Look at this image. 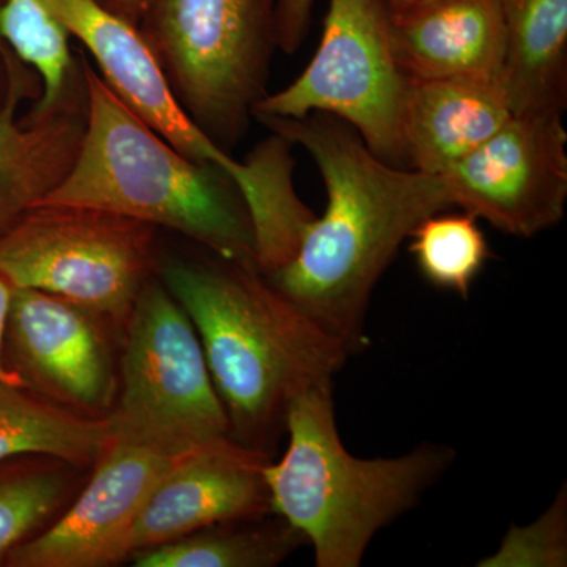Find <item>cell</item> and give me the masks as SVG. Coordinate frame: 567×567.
<instances>
[{"instance_id": "1", "label": "cell", "mask_w": 567, "mask_h": 567, "mask_svg": "<svg viewBox=\"0 0 567 567\" xmlns=\"http://www.w3.org/2000/svg\"><path fill=\"white\" fill-rule=\"evenodd\" d=\"M257 121L311 155L328 197L292 260L265 278L353 357L368 346L372 295L399 248L423 219L453 207L445 181L383 162L330 114Z\"/></svg>"}, {"instance_id": "2", "label": "cell", "mask_w": 567, "mask_h": 567, "mask_svg": "<svg viewBox=\"0 0 567 567\" xmlns=\"http://www.w3.org/2000/svg\"><path fill=\"white\" fill-rule=\"evenodd\" d=\"M164 259L162 282L196 328L230 436L271 456L290 402L334 382L350 354L256 267Z\"/></svg>"}, {"instance_id": "3", "label": "cell", "mask_w": 567, "mask_h": 567, "mask_svg": "<svg viewBox=\"0 0 567 567\" xmlns=\"http://www.w3.org/2000/svg\"><path fill=\"white\" fill-rule=\"evenodd\" d=\"M81 65L87 121L80 152L39 205L95 208L166 227L257 268L251 218L233 178L183 155L118 100L85 55Z\"/></svg>"}, {"instance_id": "4", "label": "cell", "mask_w": 567, "mask_h": 567, "mask_svg": "<svg viewBox=\"0 0 567 567\" xmlns=\"http://www.w3.org/2000/svg\"><path fill=\"white\" fill-rule=\"evenodd\" d=\"M333 390L320 383L290 402L286 453L264 476L271 513L303 535L317 567H358L374 537L442 480L456 451L423 443L398 457H354L339 434Z\"/></svg>"}, {"instance_id": "5", "label": "cell", "mask_w": 567, "mask_h": 567, "mask_svg": "<svg viewBox=\"0 0 567 567\" xmlns=\"http://www.w3.org/2000/svg\"><path fill=\"white\" fill-rule=\"evenodd\" d=\"M136 25L182 110L230 153L268 93L276 0H140Z\"/></svg>"}, {"instance_id": "6", "label": "cell", "mask_w": 567, "mask_h": 567, "mask_svg": "<svg viewBox=\"0 0 567 567\" xmlns=\"http://www.w3.org/2000/svg\"><path fill=\"white\" fill-rule=\"evenodd\" d=\"M106 420L114 439L177 458L230 435L199 334L156 279L126 319L121 398Z\"/></svg>"}, {"instance_id": "7", "label": "cell", "mask_w": 567, "mask_h": 567, "mask_svg": "<svg viewBox=\"0 0 567 567\" xmlns=\"http://www.w3.org/2000/svg\"><path fill=\"white\" fill-rule=\"evenodd\" d=\"M412 78L395 58L383 0H330L315 58L287 87L268 92L252 118L322 112L360 134L374 155L406 166L404 118Z\"/></svg>"}, {"instance_id": "8", "label": "cell", "mask_w": 567, "mask_h": 567, "mask_svg": "<svg viewBox=\"0 0 567 567\" xmlns=\"http://www.w3.org/2000/svg\"><path fill=\"white\" fill-rule=\"evenodd\" d=\"M159 262L153 226L95 208L37 205L0 238V275L126 323Z\"/></svg>"}, {"instance_id": "9", "label": "cell", "mask_w": 567, "mask_h": 567, "mask_svg": "<svg viewBox=\"0 0 567 567\" xmlns=\"http://www.w3.org/2000/svg\"><path fill=\"white\" fill-rule=\"evenodd\" d=\"M442 177L453 207L502 233L529 238L551 229L567 200L563 114H514Z\"/></svg>"}, {"instance_id": "10", "label": "cell", "mask_w": 567, "mask_h": 567, "mask_svg": "<svg viewBox=\"0 0 567 567\" xmlns=\"http://www.w3.org/2000/svg\"><path fill=\"white\" fill-rule=\"evenodd\" d=\"M100 319L55 295L13 287L3 336L7 371L33 393L76 412H107L115 377Z\"/></svg>"}, {"instance_id": "11", "label": "cell", "mask_w": 567, "mask_h": 567, "mask_svg": "<svg viewBox=\"0 0 567 567\" xmlns=\"http://www.w3.org/2000/svg\"><path fill=\"white\" fill-rule=\"evenodd\" d=\"M177 457L111 436L87 486L61 516L14 548L9 567H107L130 558L142 506Z\"/></svg>"}, {"instance_id": "12", "label": "cell", "mask_w": 567, "mask_h": 567, "mask_svg": "<svg viewBox=\"0 0 567 567\" xmlns=\"http://www.w3.org/2000/svg\"><path fill=\"white\" fill-rule=\"evenodd\" d=\"M43 2L71 39L89 51L107 87L145 125L194 162L215 164L234 177L240 162L208 140L182 110L136 24L112 13L100 0Z\"/></svg>"}, {"instance_id": "13", "label": "cell", "mask_w": 567, "mask_h": 567, "mask_svg": "<svg viewBox=\"0 0 567 567\" xmlns=\"http://www.w3.org/2000/svg\"><path fill=\"white\" fill-rule=\"evenodd\" d=\"M271 456L227 435L178 458L142 506L130 533V557L142 548L238 518L271 513L264 468Z\"/></svg>"}, {"instance_id": "14", "label": "cell", "mask_w": 567, "mask_h": 567, "mask_svg": "<svg viewBox=\"0 0 567 567\" xmlns=\"http://www.w3.org/2000/svg\"><path fill=\"white\" fill-rule=\"evenodd\" d=\"M3 58L9 85L0 106V238L70 173L87 121V93L43 117H20L21 103L39 99L41 82L6 44Z\"/></svg>"}, {"instance_id": "15", "label": "cell", "mask_w": 567, "mask_h": 567, "mask_svg": "<svg viewBox=\"0 0 567 567\" xmlns=\"http://www.w3.org/2000/svg\"><path fill=\"white\" fill-rule=\"evenodd\" d=\"M513 115L503 76L412 78L404 118L406 166L445 174Z\"/></svg>"}, {"instance_id": "16", "label": "cell", "mask_w": 567, "mask_h": 567, "mask_svg": "<svg viewBox=\"0 0 567 567\" xmlns=\"http://www.w3.org/2000/svg\"><path fill=\"white\" fill-rule=\"evenodd\" d=\"M395 58L413 80L503 76L506 35L498 0H425L391 14Z\"/></svg>"}, {"instance_id": "17", "label": "cell", "mask_w": 567, "mask_h": 567, "mask_svg": "<svg viewBox=\"0 0 567 567\" xmlns=\"http://www.w3.org/2000/svg\"><path fill=\"white\" fill-rule=\"evenodd\" d=\"M505 22L503 82L514 114L567 106V0H498Z\"/></svg>"}, {"instance_id": "18", "label": "cell", "mask_w": 567, "mask_h": 567, "mask_svg": "<svg viewBox=\"0 0 567 567\" xmlns=\"http://www.w3.org/2000/svg\"><path fill=\"white\" fill-rule=\"evenodd\" d=\"M293 144L278 133L257 144L234 177L251 218L256 264L270 276L289 264L316 215L293 185Z\"/></svg>"}, {"instance_id": "19", "label": "cell", "mask_w": 567, "mask_h": 567, "mask_svg": "<svg viewBox=\"0 0 567 567\" xmlns=\"http://www.w3.org/2000/svg\"><path fill=\"white\" fill-rule=\"evenodd\" d=\"M110 439L106 417L85 415L0 380V464L41 456L85 468L95 464Z\"/></svg>"}, {"instance_id": "20", "label": "cell", "mask_w": 567, "mask_h": 567, "mask_svg": "<svg viewBox=\"0 0 567 567\" xmlns=\"http://www.w3.org/2000/svg\"><path fill=\"white\" fill-rule=\"evenodd\" d=\"M221 522L132 554L136 567H274L306 546V539L282 517Z\"/></svg>"}, {"instance_id": "21", "label": "cell", "mask_w": 567, "mask_h": 567, "mask_svg": "<svg viewBox=\"0 0 567 567\" xmlns=\"http://www.w3.org/2000/svg\"><path fill=\"white\" fill-rule=\"evenodd\" d=\"M70 39L43 0H3L0 40L41 82L40 96L25 117H43L85 95L81 55L74 58Z\"/></svg>"}, {"instance_id": "22", "label": "cell", "mask_w": 567, "mask_h": 567, "mask_svg": "<svg viewBox=\"0 0 567 567\" xmlns=\"http://www.w3.org/2000/svg\"><path fill=\"white\" fill-rule=\"evenodd\" d=\"M73 470L76 466L41 456L0 464V566L65 507L74 491Z\"/></svg>"}, {"instance_id": "23", "label": "cell", "mask_w": 567, "mask_h": 567, "mask_svg": "<svg viewBox=\"0 0 567 567\" xmlns=\"http://www.w3.org/2000/svg\"><path fill=\"white\" fill-rule=\"evenodd\" d=\"M410 252L421 276L436 287L468 300L492 251L475 215L434 213L413 229Z\"/></svg>"}, {"instance_id": "24", "label": "cell", "mask_w": 567, "mask_h": 567, "mask_svg": "<svg viewBox=\"0 0 567 567\" xmlns=\"http://www.w3.org/2000/svg\"><path fill=\"white\" fill-rule=\"evenodd\" d=\"M567 565V487L527 527L511 525L498 550L481 559V567H565Z\"/></svg>"}, {"instance_id": "25", "label": "cell", "mask_w": 567, "mask_h": 567, "mask_svg": "<svg viewBox=\"0 0 567 567\" xmlns=\"http://www.w3.org/2000/svg\"><path fill=\"white\" fill-rule=\"evenodd\" d=\"M315 0H276V37L278 50L292 55L311 28Z\"/></svg>"}, {"instance_id": "26", "label": "cell", "mask_w": 567, "mask_h": 567, "mask_svg": "<svg viewBox=\"0 0 567 567\" xmlns=\"http://www.w3.org/2000/svg\"><path fill=\"white\" fill-rule=\"evenodd\" d=\"M11 292H13V286L0 275V380L22 386L20 380L10 374L3 364V336H6L7 319H9Z\"/></svg>"}, {"instance_id": "27", "label": "cell", "mask_w": 567, "mask_h": 567, "mask_svg": "<svg viewBox=\"0 0 567 567\" xmlns=\"http://www.w3.org/2000/svg\"><path fill=\"white\" fill-rule=\"evenodd\" d=\"M107 10L118 17L125 18L133 24H137V13H140V0H100Z\"/></svg>"}, {"instance_id": "28", "label": "cell", "mask_w": 567, "mask_h": 567, "mask_svg": "<svg viewBox=\"0 0 567 567\" xmlns=\"http://www.w3.org/2000/svg\"><path fill=\"white\" fill-rule=\"evenodd\" d=\"M423 2L425 0H383L391 14L402 13V11L413 9V7L420 6Z\"/></svg>"}, {"instance_id": "29", "label": "cell", "mask_w": 567, "mask_h": 567, "mask_svg": "<svg viewBox=\"0 0 567 567\" xmlns=\"http://www.w3.org/2000/svg\"><path fill=\"white\" fill-rule=\"evenodd\" d=\"M3 0H0V7H2ZM7 85H9V76H7L6 58H3V43L0 40V106H2L3 100L7 95Z\"/></svg>"}]
</instances>
